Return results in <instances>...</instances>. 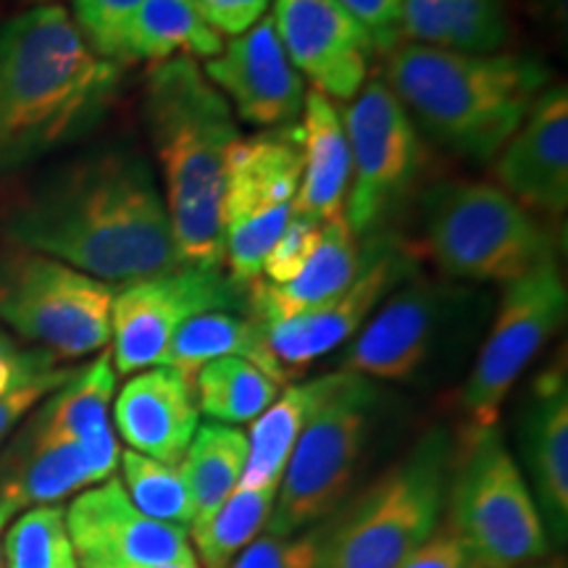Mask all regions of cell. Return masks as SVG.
I'll return each mask as SVG.
<instances>
[{"instance_id": "603a6c76", "label": "cell", "mask_w": 568, "mask_h": 568, "mask_svg": "<svg viewBox=\"0 0 568 568\" xmlns=\"http://www.w3.org/2000/svg\"><path fill=\"white\" fill-rule=\"evenodd\" d=\"M303 176L295 211L329 224L345 216L351 193V145L339 111L322 92H305L303 103Z\"/></svg>"}, {"instance_id": "ab89813d", "label": "cell", "mask_w": 568, "mask_h": 568, "mask_svg": "<svg viewBox=\"0 0 568 568\" xmlns=\"http://www.w3.org/2000/svg\"><path fill=\"white\" fill-rule=\"evenodd\" d=\"M53 355L45 351H24L0 329V397L13 393V389L38 379L45 372L55 368Z\"/></svg>"}, {"instance_id": "8992f818", "label": "cell", "mask_w": 568, "mask_h": 568, "mask_svg": "<svg viewBox=\"0 0 568 568\" xmlns=\"http://www.w3.org/2000/svg\"><path fill=\"white\" fill-rule=\"evenodd\" d=\"M445 508L466 568H529L548 558V529L497 426L464 435Z\"/></svg>"}, {"instance_id": "f35d334b", "label": "cell", "mask_w": 568, "mask_h": 568, "mask_svg": "<svg viewBox=\"0 0 568 568\" xmlns=\"http://www.w3.org/2000/svg\"><path fill=\"white\" fill-rule=\"evenodd\" d=\"M193 6L213 32L240 38L264 19L268 0H193Z\"/></svg>"}, {"instance_id": "e0dca14e", "label": "cell", "mask_w": 568, "mask_h": 568, "mask_svg": "<svg viewBox=\"0 0 568 568\" xmlns=\"http://www.w3.org/2000/svg\"><path fill=\"white\" fill-rule=\"evenodd\" d=\"M453 290L414 276L361 326L343 358V372L382 382H410L437 343Z\"/></svg>"}, {"instance_id": "484cf974", "label": "cell", "mask_w": 568, "mask_h": 568, "mask_svg": "<svg viewBox=\"0 0 568 568\" xmlns=\"http://www.w3.org/2000/svg\"><path fill=\"white\" fill-rule=\"evenodd\" d=\"M337 372L287 387L247 432V458L240 487H280L290 453L318 403L335 387Z\"/></svg>"}, {"instance_id": "7bdbcfd3", "label": "cell", "mask_w": 568, "mask_h": 568, "mask_svg": "<svg viewBox=\"0 0 568 568\" xmlns=\"http://www.w3.org/2000/svg\"><path fill=\"white\" fill-rule=\"evenodd\" d=\"M151 568H201L197 560H190V564H169V566H151Z\"/></svg>"}, {"instance_id": "5bb4252c", "label": "cell", "mask_w": 568, "mask_h": 568, "mask_svg": "<svg viewBox=\"0 0 568 568\" xmlns=\"http://www.w3.org/2000/svg\"><path fill=\"white\" fill-rule=\"evenodd\" d=\"M414 276H418L416 247L389 232H374L353 282L316 308L264 326L268 347L284 372L293 376L358 335L374 311Z\"/></svg>"}, {"instance_id": "d6a6232c", "label": "cell", "mask_w": 568, "mask_h": 568, "mask_svg": "<svg viewBox=\"0 0 568 568\" xmlns=\"http://www.w3.org/2000/svg\"><path fill=\"white\" fill-rule=\"evenodd\" d=\"M506 0H450L445 19V51L489 55L508 42Z\"/></svg>"}, {"instance_id": "83f0119b", "label": "cell", "mask_w": 568, "mask_h": 568, "mask_svg": "<svg viewBox=\"0 0 568 568\" xmlns=\"http://www.w3.org/2000/svg\"><path fill=\"white\" fill-rule=\"evenodd\" d=\"M245 458L247 435L243 429L213 422L197 426L180 460V474L195 506L193 524L205 521L240 487Z\"/></svg>"}, {"instance_id": "e575fe53", "label": "cell", "mask_w": 568, "mask_h": 568, "mask_svg": "<svg viewBox=\"0 0 568 568\" xmlns=\"http://www.w3.org/2000/svg\"><path fill=\"white\" fill-rule=\"evenodd\" d=\"M324 524L326 518L316 527H308L290 537H255L226 568H318Z\"/></svg>"}, {"instance_id": "2e32d148", "label": "cell", "mask_w": 568, "mask_h": 568, "mask_svg": "<svg viewBox=\"0 0 568 568\" xmlns=\"http://www.w3.org/2000/svg\"><path fill=\"white\" fill-rule=\"evenodd\" d=\"M274 30L297 74L314 90L353 101L364 90L374 42L337 0H274Z\"/></svg>"}, {"instance_id": "5b68a950", "label": "cell", "mask_w": 568, "mask_h": 568, "mask_svg": "<svg viewBox=\"0 0 568 568\" xmlns=\"http://www.w3.org/2000/svg\"><path fill=\"white\" fill-rule=\"evenodd\" d=\"M453 439L432 426L397 464L324 524L318 568H400L445 518Z\"/></svg>"}, {"instance_id": "3957f363", "label": "cell", "mask_w": 568, "mask_h": 568, "mask_svg": "<svg viewBox=\"0 0 568 568\" xmlns=\"http://www.w3.org/2000/svg\"><path fill=\"white\" fill-rule=\"evenodd\" d=\"M145 122L182 266L222 268L226 153L240 140L230 101L193 59L180 55L155 63L148 74Z\"/></svg>"}, {"instance_id": "8fae6325", "label": "cell", "mask_w": 568, "mask_h": 568, "mask_svg": "<svg viewBox=\"0 0 568 568\" xmlns=\"http://www.w3.org/2000/svg\"><path fill=\"white\" fill-rule=\"evenodd\" d=\"M568 293L556 261L518 276L503 290L493 329L468 374L460 408L466 432L497 426L510 389L566 322Z\"/></svg>"}, {"instance_id": "f546056e", "label": "cell", "mask_w": 568, "mask_h": 568, "mask_svg": "<svg viewBox=\"0 0 568 568\" xmlns=\"http://www.w3.org/2000/svg\"><path fill=\"white\" fill-rule=\"evenodd\" d=\"M197 408L213 424H253L280 397L282 387L243 358H216L193 376Z\"/></svg>"}, {"instance_id": "d590c367", "label": "cell", "mask_w": 568, "mask_h": 568, "mask_svg": "<svg viewBox=\"0 0 568 568\" xmlns=\"http://www.w3.org/2000/svg\"><path fill=\"white\" fill-rule=\"evenodd\" d=\"M322 222L305 216V213H297L293 209V216H290L287 226H284L272 251L266 253L264 266H261V276L268 284H287L293 282L301 268L308 264V258L314 255L318 240L324 234Z\"/></svg>"}, {"instance_id": "836d02e7", "label": "cell", "mask_w": 568, "mask_h": 568, "mask_svg": "<svg viewBox=\"0 0 568 568\" xmlns=\"http://www.w3.org/2000/svg\"><path fill=\"white\" fill-rule=\"evenodd\" d=\"M74 24L84 42L101 59L111 63H130L126 59V32L142 0H71Z\"/></svg>"}, {"instance_id": "9a60e30c", "label": "cell", "mask_w": 568, "mask_h": 568, "mask_svg": "<svg viewBox=\"0 0 568 568\" xmlns=\"http://www.w3.org/2000/svg\"><path fill=\"white\" fill-rule=\"evenodd\" d=\"M80 568H151L195 560L190 531L142 516L111 477L88 489L67 510Z\"/></svg>"}, {"instance_id": "d4e9b609", "label": "cell", "mask_w": 568, "mask_h": 568, "mask_svg": "<svg viewBox=\"0 0 568 568\" xmlns=\"http://www.w3.org/2000/svg\"><path fill=\"white\" fill-rule=\"evenodd\" d=\"M113 395L116 368L111 353H101L90 366L74 372L59 389H53L27 426L42 439L92 445L116 435L111 426Z\"/></svg>"}, {"instance_id": "277c9868", "label": "cell", "mask_w": 568, "mask_h": 568, "mask_svg": "<svg viewBox=\"0 0 568 568\" xmlns=\"http://www.w3.org/2000/svg\"><path fill=\"white\" fill-rule=\"evenodd\" d=\"M387 88L437 145L489 161L514 138L548 84V69L527 55H471L445 48H395Z\"/></svg>"}, {"instance_id": "f6af8a7d", "label": "cell", "mask_w": 568, "mask_h": 568, "mask_svg": "<svg viewBox=\"0 0 568 568\" xmlns=\"http://www.w3.org/2000/svg\"><path fill=\"white\" fill-rule=\"evenodd\" d=\"M38 3H45V0H38Z\"/></svg>"}, {"instance_id": "b9f144b4", "label": "cell", "mask_w": 568, "mask_h": 568, "mask_svg": "<svg viewBox=\"0 0 568 568\" xmlns=\"http://www.w3.org/2000/svg\"><path fill=\"white\" fill-rule=\"evenodd\" d=\"M13 514H19V506L13 500H9L3 493H0V539H3V531H6V524L11 521ZM0 560H3V556H0ZM0 568H3V564H0Z\"/></svg>"}, {"instance_id": "8d00e7d4", "label": "cell", "mask_w": 568, "mask_h": 568, "mask_svg": "<svg viewBox=\"0 0 568 568\" xmlns=\"http://www.w3.org/2000/svg\"><path fill=\"white\" fill-rule=\"evenodd\" d=\"M347 13L364 24V30L372 34L374 51L393 53L400 42L403 11L408 0H337Z\"/></svg>"}, {"instance_id": "7402d4cb", "label": "cell", "mask_w": 568, "mask_h": 568, "mask_svg": "<svg viewBox=\"0 0 568 568\" xmlns=\"http://www.w3.org/2000/svg\"><path fill=\"white\" fill-rule=\"evenodd\" d=\"M364 253L366 243H361V237L351 230L345 216L329 222L324 226L314 255L293 282L268 284L264 280H255L247 284L245 311L261 326L301 316L335 297L339 290H345L358 274Z\"/></svg>"}, {"instance_id": "52a82bcc", "label": "cell", "mask_w": 568, "mask_h": 568, "mask_svg": "<svg viewBox=\"0 0 568 568\" xmlns=\"http://www.w3.org/2000/svg\"><path fill=\"white\" fill-rule=\"evenodd\" d=\"M424 234L450 280L508 284L556 261L550 234L497 184H439L424 197Z\"/></svg>"}, {"instance_id": "4316f807", "label": "cell", "mask_w": 568, "mask_h": 568, "mask_svg": "<svg viewBox=\"0 0 568 568\" xmlns=\"http://www.w3.org/2000/svg\"><path fill=\"white\" fill-rule=\"evenodd\" d=\"M222 34L213 32L195 11L193 0H142L126 32V59H213L222 53Z\"/></svg>"}, {"instance_id": "30bf717a", "label": "cell", "mask_w": 568, "mask_h": 568, "mask_svg": "<svg viewBox=\"0 0 568 568\" xmlns=\"http://www.w3.org/2000/svg\"><path fill=\"white\" fill-rule=\"evenodd\" d=\"M301 176V124L240 138L226 153L224 264L240 287L261 280L266 253L293 216Z\"/></svg>"}, {"instance_id": "ac0fdd59", "label": "cell", "mask_w": 568, "mask_h": 568, "mask_svg": "<svg viewBox=\"0 0 568 568\" xmlns=\"http://www.w3.org/2000/svg\"><path fill=\"white\" fill-rule=\"evenodd\" d=\"M205 77L222 88L245 124L282 130L297 124L305 103L303 77L284 53L272 17L232 38L222 53L205 61Z\"/></svg>"}, {"instance_id": "7a4b0ae2", "label": "cell", "mask_w": 568, "mask_h": 568, "mask_svg": "<svg viewBox=\"0 0 568 568\" xmlns=\"http://www.w3.org/2000/svg\"><path fill=\"white\" fill-rule=\"evenodd\" d=\"M122 67L92 53L67 9L40 3L0 24V176L90 132Z\"/></svg>"}, {"instance_id": "74e56055", "label": "cell", "mask_w": 568, "mask_h": 568, "mask_svg": "<svg viewBox=\"0 0 568 568\" xmlns=\"http://www.w3.org/2000/svg\"><path fill=\"white\" fill-rule=\"evenodd\" d=\"M71 374L74 372L55 366L51 372L38 376V379L27 382V385H21L13 389V393L0 397V443H3L6 435H11L13 426H17L21 418L30 414L38 403L45 400L53 389H59Z\"/></svg>"}, {"instance_id": "ffe728a7", "label": "cell", "mask_w": 568, "mask_h": 568, "mask_svg": "<svg viewBox=\"0 0 568 568\" xmlns=\"http://www.w3.org/2000/svg\"><path fill=\"white\" fill-rule=\"evenodd\" d=\"M113 418L130 450L180 466L201 426L195 382L169 366L138 372L113 403Z\"/></svg>"}, {"instance_id": "44dd1931", "label": "cell", "mask_w": 568, "mask_h": 568, "mask_svg": "<svg viewBox=\"0 0 568 568\" xmlns=\"http://www.w3.org/2000/svg\"><path fill=\"white\" fill-rule=\"evenodd\" d=\"M524 460L545 529L564 539L568 529V382L564 361L531 385L524 410Z\"/></svg>"}, {"instance_id": "f1b7e54d", "label": "cell", "mask_w": 568, "mask_h": 568, "mask_svg": "<svg viewBox=\"0 0 568 568\" xmlns=\"http://www.w3.org/2000/svg\"><path fill=\"white\" fill-rule=\"evenodd\" d=\"M280 487H237L205 521L190 527L197 566L226 568L243 552L272 518Z\"/></svg>"}, {"instance_id": "d6986e66", "label": "cell", "mask_w": 568, "mask_h": 568, "mask_svg": "<svg viewBox=\"0 0 568 568\" xmlns=\"http://www.w3.org/2000/svg\"><path fill=\"white\" fill-rule=\"evenodd\" d=\"M506 193L527 211L560 216L568 209V92L566 84L537 98L518 130L495 155Z\"/></svg>"}, {"instance_id": "1f68e13d", "label": "cell", "mask_w": 568, "mask_h": 568, "mask_svg": "<svg viewBox=\"0 0 568 568\" xmlns=\"http://www.w3.org/2000/svg\"><path fill=\"white\" fill-rule=\"evenodd\" d=\"M119 458H122L119 460L122 487L132 506L153 521L190 529V524L195 521V506L180 466L161 464V460L140 456L134 450H124Z\"/></svg>"}, {"instance_id": "cb8c5ba5", "label": "cell", "mask_w": 568, "mask_h": 568, "mask_svg": "<svg viewBox=\"0 0 568 568\" xmlns=\"http://www.w3.org/2000/svg\"><path fill=\"white\" fill-rule=\"evenodd\" d=\"M216 358H243L272 376L280 387L290 379L268 347L264 326L253 322L251 316H237L234 311H209V314L190 318L169 343L161 366L176 368L193 379L197 368Z\"/></svg>"}, {"instance_id": "6da1fadb", "label": "cell", "mask_w": 568, "mask_h": 568, "mask_svg": "<svg viewBox=\"0 0 568 568\" xmlns=\"http://www.w3.org/2000/svg\"><path fill=\"white\" fill-rule=\"evenodd\" d=\"M0 234L113 287L182 268L151 163L122 148L55 169L0 213Z\"/></svg>"}, {"instance_id": "ee69618b", "label": "cell", "mask_w": 568, "mask_h": 568, "mask_svg": "<svg viewBox=\"0 0 568 568\" xmlns=\"http://www.w3.org/2000/svg\"><path fill=\"white\" fill-rule=\"evenodd\" d=\"M529 568H558V564H548V566H545V564H535V566H529Z\"/></svg>"}, {"instance_id": "7c38bea8", "label": "cell", "mask_w": 568, "mask_h": 568, "mask_svg": "<svg viewBox=\"0 0 568 568\" xmlns=\"http://www.w3.org/2000/svg\"><path fill=\"white\" fill-rule=\"evenodd\" d=\"M351 145L345 219L368 237L406 201L424 169V142L387 82H368L339 113Z\"/></svg>"}, {"instance_id": "4dcf8cb0", "label": "cell", "mask_w": 568, "mask_h": 568, "mask_svg": "<svg viewBox=\"0 0 568 568\" xmlns=\"http://www.w3.org/2000/svg\"><path fill=\"white\" fill-rule=\"evenodd\" d=\"M6 568H80L67 527V508L34 506L11 524L0 545Z\"/></svg>"}, {"instance_id": "9c48e42d", "label": "cell", "mask_w": 568, "mask_h": 568, "mask_svg": "<svg viewBox=\"0 0 568 568\" xmlns=\"http://www.w3.org/2000/svg\"><path fill=\"white\" fill-rule=\"evenodd\" d=\"M113 295V284L51 255L21 247L0 255V324L55 361L82 358L111 343Z\"/></svg>"}, {"instance_id": "60d3db41", "label": "cell", "mask_w": 568, "mask_h": 568, "mask_svg": "<svg viewBox=\"0 0 568 568\" xmlns=\"http://www.w3.org/2000/svg\"><path fill=\"white\" fill-rule=\"evenodd\" d=\"M400 568H466V556L456 535L443 521L435 535L426 539Z\"/></svg>"}, {"instance_id": "4fadbf2b", "label": "cell", "mask_w": 568, "mask_h": 568, "mask_svg": "<svg viewBox=\"0 0 568 568\" xmlns=\"http://www.w3.org/2000/svg\"><path fill=\"white\" fill-rule=\"evenodd\" d=\"M245 290L222 268L197 266L122 284L111 305V361L116 374L161 366L169 343L190 318L209 311H243Z\"/></svg>"}, {"instance_id": "ba28073f", "label": "cell", "mask_w": 568, "mask_h": 568, "mask_svg": "<svg viewBox=\"0 0 568 568\" xmlns=\"http://www.w3.org/2000/svg\"><path fill=\"white\" fill-rule=\"evenodd\" d=\"M379 389L366 376L337 372L290 453L266 535L290 537L316 527L343 506L372 435Z\"/></svg>"}]
</instances>
